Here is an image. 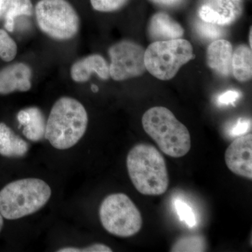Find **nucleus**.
I'll return each mask as SVG.
<instances>
[{"instance_id": "nucleus-1", "label": "nucleus", "mask_w": 252, "mask_h": 252, "mask_svg": "<svg viewBox=\"0 0 252 252\" xmlns=\"http://www.w3.org/2000/svg\"><path fill=\"white\" fill-rule=\"evenodd\" d=\"M126 165L132 185L142 195H160L167 191L170 178L166 162L152 144L141 143L132 147Z\"/></svg>"}, {"instance_id": "nucleus-2", "label": "nucleus", "mask_w": 252, "mask_h": 252, "mask_svg": "<svg viewBox=\"0 0 252 252\" xmlns=\"http://www.w3.org/2000/svg\"><path fill=\"white\" fill-rule=\"evenodd\" d=\"M88 122L87 112L80 102L72 97H61L50 112L45 137L54 148H71L85 134Z\"/></svg>"}, {"instance_id": "nucleus-3", "label": "nucleus", "mask_w": 252, "mask_h": 252, "mask_svg": "<svg viewBox=\"0 0 252 252\" xmlns=\"http://www.w3.org/2000/svg\"><path fill=\"white\" fill-rule=\"evenodd\" d=\"M146 133L152 137L162 153L172 158L185 157L191 148L188 128L164 107H154L142 119Z\"/></svg>"}, {"instance_id": "nucleus-4", "label": "nucleus", "mask_w": 252, "mask_h": 252, "mask_svg": "<svg viewBox=\"0 0 252 252\" xmlns=\"http://www.w3.org/2000/svg\"><path fill=\"white\" fill-rule=\"evenodd\" d=\"M51 189L44 181L26 178L14 181L0 190V213L8 220L32 215L49 201Z\"/></svg>"}, {"instance_id": "nucleus-5", "label": "nucleus", "mask_w": 252, "mask_h": 252, "mask_svg": "<svg viewBox=\"0 0 252 252\" xmlns=\"http://www.w3.org/2000/svg\"><path fill=\"white\" fill-rule=\"evenodd\" d=\"M193 47L186 39L154 41L144 52L146 69L160 80L172 79L181 67L194 59Z\"/></svg>"}, {"instance_id": "nucleus-6", "label": "nucleus", "mask_w": 252, "mask_h": 252, "mask_svg": "<svg viewBox=\"0 0 252 252\" xmlns=\"http://www.w3.org/2000/svg\"><path fill=\"white\" fill-rule=\"evenodd\" d=\"M34 8L39 29L52 39L68 40L79 32L80 18L68 0H39Z\"/></svg>"}, {"instance_id": "nucleus-7", "label": "nucleus", "mask_w": 252, "mask_h": 252, "mask_svg": "<svg viewBox=\"0 0 252 252\" xmlns=\"http://www.w3.org/2000/svg\"><path fill=\"white\" fill-rule=\"evenodd\" d=\"M104 229L120 238H129L139 233L143 224L142 214L127 195L113 193L104 199L99 210Z\"/></svg>"}, {"instance_id": "nucleus-8", "label": "nucleus", "mask_w": 252, "mask_h": 252, "mask_svg": "<svg viewBox=\"0 0 252 252\" xmlns=\"http://www.w3.org/2000/svg\"><path fill=\"white\" fill-rule=\"evenodd\" d=\"M144 52V48L131 41H122L111 46L109 49L110 77L121 81L142 75L147 70Z\"/></svg>"}, {"instance_id": "nucleus-9", "label": "nucleus", "mask_w": 252, "mask_h": 252, "mask_svg": "<svg viewBox=\"0 0 252 252\" xmlns=\"http://www.w3.org/2000/svg\"><path fill=\"white\" fill-rule=\"evenodd\" d=\"M243 11L242 0H203L198 15L205 22L224 26L235 22Z\"/></svg>"}, {"instance_id": "nucleus-10", "label": "nucleus", "mask_w": 252, "mask_h": 252, "mask_svg": "<svg viewBox=\"0 0 252 252\" xmlns=\"http://www.w3.org/2000/svg\"><path fill=\"white\" fill-rule=\"evenodd\" d=\"M225 162L230 171L236 175L252 179V135L237 137L227 148Z\"/></svg>"}, {"instance_id": "nucleus-11", "label": "nucleus", "mask_w": 252, "mask_h": 252, "mask_svg": "<svg viewBox=\"0 0 252 252\" xmlns=\"http://www.w3.org/2000/svg\"><path fill=\"white\" fill-rule=\"evenodd\" d=\"M31 78L32 69L28 64L23 63L10 64L0 70V94L29 91Z\"/></svg>"}, {"instance_id": "nucleus-12", "label": "nucleus", "mask_w": 252, "mask_h": 252, "mask_svg": "<svg viewBox=\"0 0 252 252\" xmlns=\"http://www.w3.org/2000/svg\"><path fill=\"white\" fill-rule=\"evenodd\" d=\"M94 73L104 80L110 77L108 63L99 54L90 55L79 60L71 67V77L77 83L89 81Z\"/></svg>"}, {"instance_id": "nucleus-13", "label": "nucleus", "mask_w": 252, "mask_h": 252, "mask_svg": "<svg viewBox=\"0 0 252 252\" xmlns=\"http://www.w3.org/2000/svg\"><path fill=\"white\" fill-rule=\"evenodd\" d=\"M233 46L225 39L212 41L207 51L209 67L222 77H228L232 73Z\"/></svg>"}, {"instance_id": "nucleus-14", "label": "nucleus", "mask_w": 252, "mask_h": 252, "mask_svg": "<svg viewBox=\"0 0 252 252\" xmlns=\"http://www.w3.org/2000/svg\"><path fill=\"white\" fill-rule=\"evenodd\" d=\"M148 32L154 41L180 39L183 36V28L168 14L157 13L152 16L149 24Z\"/></svg>"}, {"instance_id": "nucleus-15", "label": "nucleus", "mask_w": 252, "mask_h": 252, "mask_svg": "<svg viewBox=\"0 0 252 252\" xmlns=\"http://www.w3.org/2000/svg\"><path fill=\"white\" fill-rule=\"evenodd\" d=\"M20 125L24 126L23 135L32 142H38L45 137L46 121L42 112L37 107L22 109L17 114Z\"/></svg>"}, {"instance_id": "nucleus-16", "label": "nucleus", "mask_w": 252, "mask_h": 252, "mask_svg": "<svg viewBox=\"0 0 252 252\" xmlns=\"http://www.w3.org/2000/svg\"><path fill=\"white\" fill-rule=\"evenodd\" d=\"M29 145L4 124L0 123V155L8 158L24 157Z\"/></svg>"}, {"instance_id": "nucleus-17", "label": "nucleus", "mask_w": 252, "mask_h": 252, "mask_svg": "<svg viewBox=\"0 0 252 252\" xmlns=\"http://www.w3.org/2000/svg\"><path fill=\"white\" fill-rule=\"evenodd\" d=\"M232 73L240 82L252 79V52L250 46L242 44L235 50L232 58Z\"/></svg>"}, {"instance_id": "nucleus-18", "label": "nucleus", "mask_w": 252, "mask_h": 252, "mask_svg": "<svg viewBox=\"0 0 252 252\" xmlns=\"http://www.w3.org/2000/svg\"><path fill=\"white\" fill-rule=\"evenodd\" d=\"M34 13V5L32 0H11L5 13V28L11 32L14 31L16 18L20 16H31Z\"/></svg>"}, {"instance_id": "nucleus-19", "label": "nucleus", "mask_w": 252, "mask_h": 252, "mask_svg": "<svg viewBox=\"0 0 252 252\" xmlns=\"http://www.w3.org/2000/svg\"><path fill=\"white\" fill-rule=\"evenodd\" d=\"M207 244L204 237L200 235H187L179 239L173 246L171 252H205Z\"/></svg>"}, {"instance_id": "nucleus-20", "label": "nucleus", "mask_w": 252, "mask_h": 252, "mask_svg": "<svg viewBox=\"0 0 252 252\" xmlns=\"http://www.w3.org/2000/svg\"><path fill=\"white\" fill-rule=\"evenodd\" d=\"M17 44L4 30L0 29V59L5 62L13 61L17 54Z\"/></svg>"}, {"instance_id": "nucleus-21", "label": "nucleus", "mask_w": 252, "mask_h": 252, "mask_svg": "<svg viewBox=\"0 0 252 252\" xmlns=\"http://www.w3.org/2000/svg\"><path fill=\"white\" fill-rule=\"evenodd\" d=\"M195 31L198 35L207 40H217L224 34L220 26L213 23H207L205 21H197L195 25Z\"/></svg>"}, {"instance_id": "nucleus-22", "label": "nucleus", "mask_w": 252, "mask_h": 252, "mask_svg": "<svg viewBox=\"0 0 252 252\" xmlns=\"http://www.w3.org/2000/svg\"><path fill=\"white\" fill-rule=\"evenodd\" d=\"M128 0H90L93 9L99 12H113L122 9Z\"/></svg>"}, {"instance_id": "nucleus-23", "label": "nucleus", "mask_w": 252, "mask_h": 252, "mask_svg": "<svg viewBox=\"0 0 252 252\" xmlns=\"http://www.w3.org/2000/svg\"><path fill=\"white\" fill-rule=\"evenodd\" d=\"M175 207L177 215L182 221L185 222L190 228L195 225L196 220L191 207L181 200H176Z\"/></svg>"}, {"instance_id": "nucleus-24", "label": "nucleus", "mask_w": 252, "mask_h": 252, "mask_svg": "<svg viewBox=\"0 0 252 252\" xmlns=\"http://www.w3.org/2000/svg\"><path fill=\"white\" fill-rule=\"evenodd\" d=\"M59 252H112V249L104 244H94L87 248H64L59 250Z\"/></svg>"}, {"instance_id": "nucleus-25", "label": "nucleus", "mask_w": 252, "mask_h": 252, "mask_svg": "<svg viewBox=\"0 0 252 252\" xmlns=\"http://www.w3.org/2000/svg\"><path fill=\"white\" fill-rule=\"evenodd\" d=\"M251 128V121L249 119H239L238 122L230 129V134L233 136L245 135L247 132Z\"/></svg>"}, {"instance_id": "nucleus-26", "label": "nucleus", "mask_w": 252, "mask_h": 252, "mask_svg": "<svg viewBox=\"0 0 252 252\" xmlns=\"http://www.w3.org/2000/svg\"><path fill=\"white\" fill-rule=\"evenodd\" d=\"M240 97V93L236 91H228L220 94L217 99V102L221 105L234 103Z\"/></svg>"}, {"instance_id": "nucleus-27", "label": "nucleus", "mask_w": 252, "mask_h": 252, "mask_svg": "<svg viewBox=\"0 0 252 252\" xmlns=\"http://www.w3.org/2000/svg\"><path fill=\"white\" fill-rule=\"evenodd\" d=\"M155 4L165 6H175L180 4L183 0H150Z\"/></svg>"}, {"instance_id": "nucleus-28", "label": "nucleus", "mask_w": 252, "mask_h": 252, "mask_svg": "<svg viewBox=\"0 0 252 252\" xmlns=\"http://www.w3.org/2000/svg\"><path fill=\"white\" fill-rule=\"evenodd\" d=\"M11 0H0V18L5 14Z\"/></svg>"}, {"instance_id": "nucleus-29", "label": "nucleus", "mask_w": 252, "mask_h": 252, "mask_svg": "<svg viewBox=\"0 0 252 252\" xmlns=\"http://www.w3.org/2000/svg\"><path fill=\"white\" fill-rule=\"evenodd\" d=\"M3 225H4V220H3L2 215L0 213V232L2 230Z\"/></svg>"}, {"instance_id": "nucleus-30", "label": "nucleus", "mask_w": 252, "mask_h": 252, "mask_svg": "<svg viewBox=\"0 0 252 252\" xmlns=\"http://www.w3.org/2000/svg\"><path fill=\"white\" fill-rule=\"evenodd\" d=\"M252 28L251 30H250V37H249V39H250V47L252 48Z\"/></svg>"}, {"instance_id": "nucleus-31", "label": "nucleus", "mask_w": 252, "mask_h": 252, "mask_svg": "<svg viewBox=\"0 0 252 252\" xmlns=\"http://www.w3.org/2000/svg\"><path fill=\"white\" fill-rule=\"evenodd\" d=\"M91 89H92V91H94V92H97V91H98V88H97L95 85H93Z\"/></svg>"}]
</instances>
